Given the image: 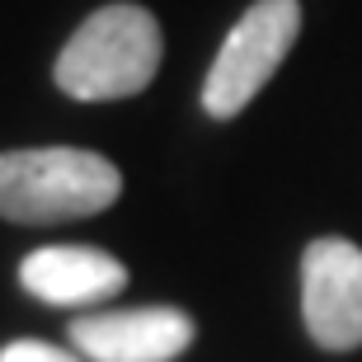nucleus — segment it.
Segmentation results:
<instances>
[{
    "mask_svg": "<svg viewBox=\"0 0 362 362\" xmlns=\"http://www.w3.org/2000/svg\"><path fill=\"white\" fill-rule=\"evenodd\" d=\"M122 193L118 165L81 146H33V151H0V216L47 226L76 221L113 207Z\"/></svg>",
    "mask_w": 362,
    "mask_h": 362,
    "instance_id": "obj_1",
    "label": "nucleus"
},
{
    "mask_svg": "<svg viewBox=\"0 0 362 362\" xmlns=\"http://www.w3.org/2000/svg\"><path fill=\"white\" fill-rule=\"evenodd\" d=\"M160 24L141 5L94 10L57 57V85L71 99H127L141 94L160 71Z\"/></svg>",
    "mask_w": 362,
    "mask_h": 362,
    "instance_id": "obj_2",
    "label": "nucleus"
},
{
    "mask_svg": "<svg viewBox=\"0 0 362 362\" xmlns=\"http://www.w3.org/2000/svg\"><path fill=\"white\" fill-rule=\"evenodd\" d=\"M301 33V5L296 0H255L226 33L207 81H202V108L212 118H235L282 66V57L296 47Z\"/></svg>",
    "mask_w": 362,
    "mask_h": 362,
    "instance_id": "obj_3",
    "label": "nucleus"
},
{
    "mask_svg": "<svg viewBox=\"0 0 362 362\" xmlns=\"http://www.w3.org/2000/svg\"><path fill=\"white\" fill-rule=\"evenodd\" d=\"M301 320L329 353L362 344V250L325 235L301 255Z\"/></svg>",
    "mask_w": 362,
    "mask_h": 362,
    "instance_id": "obj_4",
    "label": "nucleus"
},
{
    "mask_svg": "<svg viewBox=\"0 0 362 362\" xmlns=\"http://www.w3.org/2000/svg\"><path fill=\"white\" fill-rule=\"evenodd\" d=\"M71 344L90 362H175L193 344V320L179 306L99 310L71 320Z\"/></svg>",
    "mask_w": 362,
    "mask_h": 362,
    "instance_id": "obj_5",
    "label": "nucleus"
},
{
    "mask_svg": "<svg viewBox=\"0 0 362 362\" xmlns=\"http://www.w3.org/2000/svg\"><path fill=\"white\" fill-rule=\"evenodd\" d=\"M19 282L47 306H90L118 296L127 287V269L90 245H42L19 264Z\"/></svg>",
    "mask_w": 362,
    "mask_h": 362,
    "instance_id": "obj_6",
    "label": "nucleus"
},
{
    "mask_svg": "<svg viewBox=\"0 0 362 362\" xmlns=\"http://www.w3.org/2000/svg\"><path fill=\"white\" fill-rule=\"evenodd\" d=\"M0 362H81V358L57 349V344H42V339H14L0 349Z\"/></svg>",
    "mask_w": 362,
    "mask_h": 362,
    "instance_id": "obj_7",
    "label": "nucleus"
}]
</instances>
